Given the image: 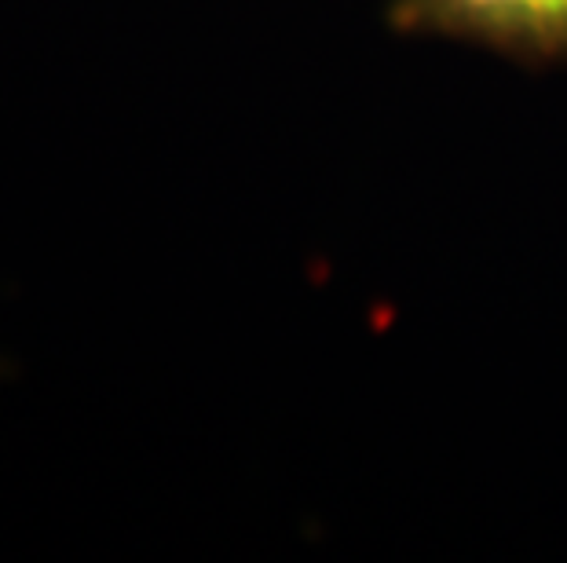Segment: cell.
Wrapping results in <instances>:
<instances>
[{
    "label": "cell",
    "instance_id": "6da1fadb",
    "mask_svg": "<svg viewBox=\"0 0 567 563\" xmlns=\"http://www.w3.org/2000/svg\"><path fill=\"white\" fill-rule=\"evenodd\" d=\"M384 19L395 33L480 44L530 70L567 63V0H389Z\"/></svg>",
    "mask_w": 567,
    "mask_h": 563
}]
</instances>
